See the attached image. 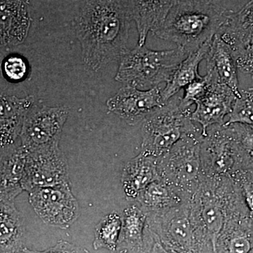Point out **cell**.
Wrapping results in <instances>:
<instances>
[{"label": "cell", "instance_id": "12", "mask_svg": "<svg viewBox=\"0 0 253 253\" xmlns=\"http://www.w3.org/2000/svg\"><path fill=\"white\" fill-rule=\"evenodd\" d=\"M31 21L24 0H0V48L23 43L27 38Z\"/></svg>", "mask_w": 253, "mask_h": 253}, {"label": "cell", "instance_id": "33", "mask_svg": "<svg viewBox=\"0 0 253 253\" xmlns=\"http://www.w3.org/2000/svg\"><path fill=\"white\" fill-rule=\"evenodd\" d=\"M249 253H253V249L252 250H251V251H250Z\"/></svg>", "mask_w": 253, "mask_h": 253}, {"label": "cell", "instance_id": "1", "mask_svg": "<svg viewBox=\"0 0 253 253\" xmlns=\"http://www.w3.org/2000/svg\"><path fill=\"white\" fill-rule=\"evenodd\" d=\"M131 19L123 0H88L76 18V32L84 68L99 71L121 59Z\"/></svg>", "mask_w": 253, "mask_h": 253}, {"label": "cell", "instance_id": "22", "mask_svg": "<svg viewBox=\"0 0 253 253\" xmlns=\"http://www.w3.org/2000/svg\"><path fill=\"white\" fill-rule=\"evenodd\" d=\"M147 214L140 206L132 205L123 211L122 231L118 248H141L144 246Z\"/></svg>", "mask_w": 253, "mask_h": 253}, {"label": "cell", "instance_id": "8", "mask_svg": "<svg viewBox=\"0 0 253 253\" xmlns=\"http://www.w3.org/2000/svg\"><path fill=\"white\" fill-rule=\"evenodd\" d=\"M63 184H70L69 172L67 159L59 145L27 151L24 191Z\"/></svg>", "mask_w": 253, "mask_h": 253}, {"label": "cell", "instance_id": "24", "mask_svg": "<svg viewBox=\"0 0 253 253\" xmlns=\"http://www.w3.org/2000/svg\"><path fill=\"white\" fill-rule=\"evenodd\" d=\"M240 94L224 126L241 124L253 126V88L240 91Z\"/></svg>", "mask_w": 253, "mask_h": 253}, {"label": "cell", "instance_id": "19", "mask_svg": "<svg viewBox=\"0 0 253 253\" xmlns=\"http://www.w3.org/2000/svg\"><path fill=\"white\" fill-rule=\"evenodd\" d=\"M197 191L198 215L194 217L211 240L214 253H216L218 237L224 229V212L212 188H209L207 183H205L204 186L200 185Z\"/></svg>", "mask_w": 253, "mask_h": 253}, {"label": "cell", "instance_id": "30", "mask_svg": "<svg viewBox=\"0 0 253 253\" xmlns=\"http://www.w3.org/2000/svg\"><path fill=\"white\" fill-rule=\"evenodd\" d=\"M150 232H151V231H150ZM151 241L149 253H173L170 252V251H168L167 249H165L162 245H161V243L159 242V241L156 239V236L151 232Z\"/></svg>", "mask_w": 253, "mask_h": 253}, {"label": "cell", "instance_id": "6", "mask_svg": "<svg viewBox=\"0 0 253 253\" xmlns=\"http://www.w3.org/2000/svg\"><path fill=\"white\" fill-rule=\"evenodd\" d=\"M68 109L64 106L34 104L26 113L20 133L21 145L27 151L59 145Z\"/></svg>", "mask_w": 253, "mask_h": 253}, {"label": "cell", "instance_id": "10", "mask_svg": "<svg viewBox=\"0 0 253 253\" xmlns=\"http://www.w3.org/2000/svg\"><path fill=\"white\" fill-rule=\"evenodd\" d=\"M209 79L207 91L195 102L196 109L191 113V120L202 126V135L206 136L211 126H223L226 116H229L235 102L236 95L229 86Z\"/></svg>", "mask_w": 253, "mask_h": 253}, {"label": "cell", "instance_id": "28", "mask_svg": "<svg viewBox=\"0 0 253 253\" xmlns=\"http://www.w3.org/2000/svg\"><path fill=\"white\" fill-rule=\"evenodd\" d=\"M36 253H91L87 250L71 244L68 241H59L54 246L44 251H37Z\"/></svg>", "mask_w": 253, "mask_h": 253}, {"label": "cell", "instance_id": "9", "mask_svg": "<svg viewBox=\"0 0 253 253\" xmlns=\"http://www.w3.org/2000/svg\"><path fill=\"white\" fill-rule=\"evenodd\" d=\"M166 104L162 89L158 86L142 90L126 85L121 87L106 102L110 112L117 115L130 126L144 122L146 118Z\"/></svg>", "mask_w": 253, "mask_h": 253}, {"label": "cell", "instance_id": "23", "mask_svg": "<svg viewBox=\"0 0 253 253\" xmlns=\"http://www.w3.org/2000/svg\"><path fill=\"white\" fill-rule=\"evenodd\" d=\"M122 224V217L117 212L109 213L101 218L95 227L94 249H107L115 252L119 244Z\"/></svg>", "mask_w": 253, "mask_h": 253}, {"label": "cell", "instance_id": "3", "mask_svg": "<svg viewBox=\"0 0 253 253\" xmlns=\"http://www.w3.org/2000/svg\"><path fill=\"white\" fill-rule=\"evenodd\" d=\"M187 56L179 47L155 51L145 45H137L123 55L115 80L126 85L147 90L161 83H167Z\"/></svg>", "mask_w": 253, "mask_h": 253}, {"label": "cell", "instance_id": "11", "mask_svg": "<svg viewBox=\"0 0 253 253\" xmlns=\"http://www.w3.org/2000/svg\"><path fill=\"white\" fill-rule=\"evenodd\" d=\"M35 98H18L0 91V154L16 145L26 113Z\"/></svg>", "mask_w": 253, "mask_h": 253}, {"label": "cell", "instance_id": "2", "mask_svg": "<svg viewBox=\"0 0 253 253\" xmlns=\"http://www.w3.org/2000/svg\"><path fill=\"white\" fill-rule=\"evenodd\" d=\"M229 11L219 5L199 0H177L154 35L175 43L189 55L212 39L225 22Z\"/></svg>", "mask_w": 253, "mask_h": 253}, {"label": "cell", "instance_id": "5", "mask_svg": "<svg viewBox=\"0 0 253 253\" xmlns=\"http://www.w3.org/2000/svg\"><path fill=\"white\" fill-rule=\"evenodd\" d=\"M203 138L202 133L196 128L184 134L167 154L158 158L161 179L180 195L197 191L201 184Z\"/></svg>", "mask_w": 253, "mask_h": 253}, {"label": "cell", "instance_id": "25", "mask_svg": "<svg viewBox=\"0 0 253 253\" xmlns=\"http://www.w3.org/2000/svg\"><path fill=\"white\" fill-rule=\"evenodd\" d=\"M29 69L28 61L20 55H9L2 63L3 74L6 79L14 83L26 79Z\"/></svg>", "mask_w": 253, "mask_h": 253}, {"label": "cell", "instance_id": "29", "mask_svg": "<svg viewBox=\"0 0 253 253\" xmlns=\"http://www.w3.org/2000/svg\"><path fill=\"white\" fill-rule=\"evenodd\" d=\"M151 235L149 229L145 231L144 244L141 248H118L113 253H149L151 247Z\"/></svg>", "mask_w": 253, "mask_h": 253}, {"label": "cell", "instance_id": "13", "mask_svg": "<svg viewBox=\"0 0 253 253\" xmlns=\"http://www.w3.org/2000/svg\"><path fill=\"white\" fill-rule=\"evenodd\" d=\"M207 75L213 81L225 84L239 97L237 65L234 52L230 46L221 40L219 35L213 37L206 59Z\"/></svg>", "mask_w": 253, "mask_h": 253}, {"label": "cell", "instance_id": "32", "mask_svg": "<svg viewBox=\"0 0 253 253\" xmlns=\"http://www.w3.org/2000/svg\"><path fill=\"white\" fill-rule=\"evenodd\" d=\"M23 253H36V251H32V250L28 249V248H26L23 251Z\"/></svg>", "mask_w": 253, "mask_h": 253}, {"label": "cell", "instance_id": "20", "mask_svg": "<svg viewBox=\"0 0 253 253\" xmlns=\"http://www.w3.org/2000/svg\"><path fill=\"white\" fill-rule=\"evenodd\" d=\"M136 200L147 215L179 207L182 201L181 195L162 179L149 184L139 193Z\"/></svg>", "mask_w": 253, "mask_h": 253}, {"label": "cell", "instance_id": "16", "mask_svg": "<svg viewBox=\"0 0 253 253\" xmlns=\"http://www.w3.org/2000/svg\"><path fill=\"white\" fill-rule=\"evenodd\" d=\"M158 162V158L141 152L126 163L123 170L122 184L128 199L136 200L149 184L161 179Z\"/></svg>", "mask_w": 253, "mask_h": 253}, {"label": "cell", "instance_id": "15", "mask_svg": "<svg viewBox=\"0 0 253 253\" xmlns=\"http://www.w3.org/2000/svg\"><path fill=\"white\" fill-rule=\"evenodd\" d=\"M27 151L21 146H12L0 154V199L14 201L24 191L23 177Z\"/></svg>", "mask_w": 253, "mask_h": 253}, {"label": "cell", "instance_id": "7", "mask_svg": "<svg viewBox=\"0 0 253 253\" xmlns=\"http://www.w3.org/2000/svg\"><path fill=\"white\" fill-rule=\"evenodd\" d=\"M28 194L30 204L47 225L66 229L79 217V205L70 184L37 188Z\"/></svg>", "mask_w": 253, "mask_h": 253}, {"label": "cell", "instance_id": "34", "mask_svg": "<svg viewBox=\"0 0 253 253\" xmlns=\"http://www.w3.org/2000/svg\"><path fill=\"white\" fill-rule=\"evenodd\" d=\"M251 74L253 75V69L252 72H251Z\"/></svg>", "mask_w": 253, "mask_h": 253}, {"label": "cell", "instance_id": "21", "mask_svg": "<svg viewBox=\"0 0 253 253\" xmlns=\"http://www.w3.org/2000/svg\"><path fill=\"white\" fill-rule=\"evenodd\" d=\"M211 41L205 43L197 51L188 55L174 70L164 89H162L163 100L166 104L181 89L202 77L199 73V66L201 61L206 59Z\"/></svg>", "mask_w": 253, "mask_h": 253}, {"label": "cell", "instance_id": "17", "mask_svg": "<svg viewBox=\"0 0 253 253\" xmlns=\"http://www.w3.org/2000/svg\"><path fill=\"white\" fill-rule=\"evenodd\" d=\"M24 220L14 201L0 199V253H23Z\"/></svg>", "mask_w": 253, "mask_h": 253}, {"label": "cell", "instance_id": "26", "mask_svg": "<svg viewBox=\"0 0 253 253\" xmlns=\"http://www.w3.org/2000/svg\"><path fill=\"white\" fill-rule=\"evenodd\" d=\"M209 85V79L208 76H202L186 86L184 89V96L181 99V104L186 107H191L197 100L202 97L207 91Z\"/></svg>", "mask_w": 253, "mask_h": 253}, {"label": "cell", "instance_id": "27", "mask_svg": "<svg viewBox=\"0 0 253 253\" xmlns=\"http://www.w3.org/2000/svg\"><path fill=\"white\" fill-rule=\"evenodd\" d=\"M234 56L238 69L251 74L253 69V42Z\"/></svg>", "mask_w": 253, "mask_h": 253}, {"label": "cell", "instance_id": "31", "mask_svg": "<svg viewBox=\"0 0 253 253\" xmlns=\"http://www.w3.org/2000/svg\"><path fill=\"white\" fill-rule=\"evenodd\" d=\"M199 1L205 3H209V4H216V1H219V0H199Z\"/></svg>", "mask_w": 253, "mask_h": 253}, {"label": "cell", "instance_id": "4", "mask_svg": "<svg viewBox=\"0 0 253 253\" xmlns=\"http://www.w3.org/2000/svg\"><path fill=\"white\" fill-rule=\"evenodd\" d=\"M191 107L181 104V98L169 101L143 122L141 153L157 158L172 149L196 126L191 120Z\"/></svg>", "mask_w": 253, "mask_h": 253}, {"label": "cell", "instance_id": "14", "mask_svg": "<svg viewBox=\"0 0 253 253\" xmlns=\"http://www.w3.org/2000/svg\"><path fill=\"white\" fill-rule=\"evenodd\" d=\"M137 28L138 45H144L150 32L154 34L162 26L177 0H123Z\"/></svg>", "mask_w": 253, "mask_h": 253}, {"label": "cell", "instance_id": "18", "mask_svg": "<svg viewBox=\"0 0 253 253\" xmlns=\"http://www.w3.org/2000/svg\"><path fill=\"white\" fill-rule=\"evenodd\" d=\"M217 34L225 42L234 54L253 42V0L239 12L229 11L227 18Z\"/></svg>", "mask_w": 253, "mask_h": 253}]
</instances>
